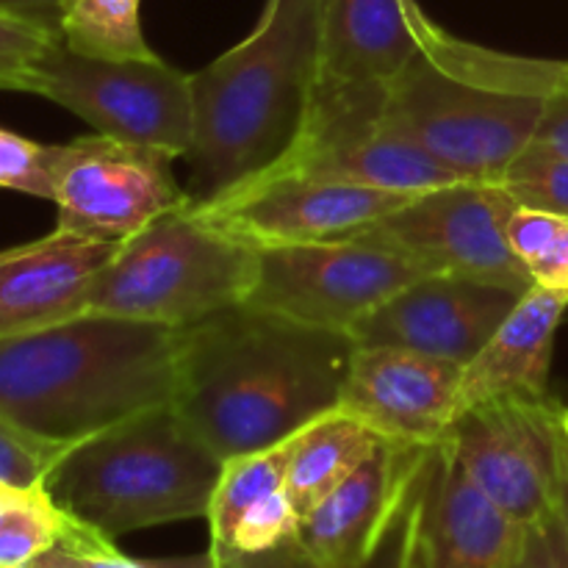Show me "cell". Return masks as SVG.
<instances>
[{"mask_svg":"<svg viewBox=\"0 0 568 568\" xmlns=\"http://www.w3.org/2000/svg\"><path fill=\"white\" fill-rule=\"evenodd\" d=\"M349 333L236 305L186 327L172 408L216 455L277 447L338 408Z\"/></svg>","mask_w":568,"mask_h":568,"instance_id":"cell-1","label":"cell"},{"mask_svg":"<svg viewBox=\"0 0 568 568\" xmlns=\"http://www.w3.org/2000/svg\"><path fill=\"white\" fill-rule=\"evenodd\" d=\"M325 0H266L253 31L192 72L194 139L183 183L194 209L277 170L320 87Z\"/></svg>","mask_w":568,"mask_h":568,"instance_id":"cell-2","label":"cell"},{"mask_svg":"<svg viewBox=\"0 0 568 568\" xmlns=\"http://www.w3.org/2000/svg\"><path fill=\"white\" fill-rule=\"evenodd\" d=\"M183 331L83 314L0 338V416L72 447L144 410L172 405Z\"/></svg>","mask_w":568,"mask_h":568,"instance_id":"cell-3","label":"cell"},{"mask_svg":"<svg viewBox=\"0 0 568 568\" xmlns=\"http://www.w3.org/2000/svg\"><path fill=\"white\" fill-rule=\"evenodd\" d=\"M419 48L388 87V116L466 181L497 183L536 142L566 61L475 44L416 9Z\"/></svg>","mask_w":568,"mask_h":568,"instance_id":"cell-4","label":"cell"},{"mask_svg":"<svg viewBox=\"0 0 568 568\" xmlns=\"http://www.w3.org/2000/svg\"><path fill=\"white\" fill-rule=\"evenodd\" d=\"M222 464L172 405H161L72 444L42 488L61 514L116 541L205 519Z\"/></svg>","mask_w":568,"mask_h":568,"instance_id":"cell-5","label":"cell"},{"mask_svg":"<svg viewBox=\"0 0 568 568\" xmlns=\"http://www.w3.org/2000/svg\"><path fill=\"white\" fill-rule=\"evenodd\" d=\"M258 250L192 203L172 209L116 247L94 275L83 314L186 327L247 303Z\"/></svg>","mask_w":568,"mask_h":568,"instance_id":"cell-6","label":"cell"},{"mask_svg":"<svg viewBox=\"0 0 568 568\" xmlns=\"http://www.w3.org/2000/svg\"><path fill=\"white\" fill-rule=\"evenodd\" d=\"M26 92L81 116L94 133L186 159L194 139L192 75L148 61H103L55 42L28 72Z\"/></svg>","mask_w":568,"mask_h":568,"instance_id":"cell-7","label":"cell"},{"mask_svg":"<svg viewBox=\"0 0 568 568\" xmlns=\"http://www.w3.org/2000/svg\"><path fill=\"white\" fill-rule=\"evenodd\" d=\"M255 250L258 275L244 305L338 333H353L399 288L427 275L405 253L358 233Z\"/></svg>","mask_w":568,"mask_h":568,"instance_id":"cell-8","label":"cell"},{"mask_svg":"<svg viewBox=\"0 0 568 568\" xmlns=\"http://www.w3.org/2000/svg\"><path fill=\"white\" fill-rule=\"evenodd\" d=\"M386 103L388 89H316L297 148L272 172H300L405 194L466 181L408 136L388 116Z\"/></svg>","mask_w":568,"mask_h":568,"instance_id":"cell-9","label":"cell"},{"mask_svg":"<svg viewBox=\"0 0 568 568\" xmlns=\"http://www.w3.org/2000/svg\"><path fill=\"white\" fill-rule=\"evenodd\" d=\"M172 164L175 155L164 150L103 133L50 144L55 227L98 242H128L161 214L189 205Z\"/></svg>","mask_w":568,"mask_h":568,"instance_id":"cell-10","label":"cell"},{"mask_svg":"<svg viewBox=\"0 0 568 568\" xmlns=\"http://www.w3.org/2000/svg\"><path fill=\"white\" fill-rule=\"evenodd\" d=\"M514 209L516 200L499 183L460 181L414 194L353 233L399 250L427 275L475 277L527 294L532 281L508 242Z\"/></svg>","mask_w":568,"mask_h":568,"instance_id":"cell-11","label":"cell"},{"mask_svg":"<svg viewBox=\"0 0 568 568\" xmlns=\"http://www.w3.org/2000/svg\"><path fill=\"white\" fill-rule=\"evenodd\" d=\"M549 397H497L460 410L442 442L516 525L558 510L560 425Z\"/></svg>","mask_w":568,"mask_h":568,"instance_id":"cell-12","label":"cell"},{"mask_svg":"<svg viewBox=\"0 0 568 568\" xmlns=\"http://www.w3.org/2000/svg\"><path fill=\"white\" fill-rule=\"evenodd\" d=\"M410 197L300 172H272L197 211L253 247H272L347 236L403 209Z\"/></svg>","mask_w":568,"mask_h":568,"instance_id":"cell-13","label":"cell"},{"mask_svg":"<svg viewBox=\"0 0 568 568\" xmlns=\"http://www.w3.org/2000/svg\"><path fill=\"white\" fill-rule=\"evenodd\" d=\"M521 525L505 516L455 460L433 444L414 486L405 568H508Z\"/></svg>","mask_w":568,"mask_h":568,"instance_id":"cell-14","label":"cell"},{"mask_svg":"<svg viewBox=\"0 0 568 568\" xmlns=\"http://www.w3.org/2000/svg\"><path fill=\"white\" fill-rule=\"evenodd\" d=\"M521 300L514 288L458 275H425L353 327L355 344L399 347L466 366Z\"/></svg>","mask_w":568,"mask_h":568,"instance_id":"cell-15","label":"cell"},{"mask_svg":"<svg viewBox=\"0 0 568 568\" xmlns=\"http://www.w3.org/2000/svg\"><path fill=\"white\" fill-rule=\"evenodd\" d=\"M464 366L399 347L355 344L338 410L381 438L433 447L455 416Z\"/></svg>","mask_w":568,"mask_h":568,"instance_id":"cell-16","label":"cell"},{"mask_svg":"<svg viewBox=\"0 0 568 568\" xmlns=\"http://www.w3.org/2000/svg\"><path fill=\"white\" fill-rule=\"evenodd\" d=\"M430 447L381 438L369 458L300 519L297 544L327 568H358L397 519Z\"/></svg>","mask_w":568,"mask_h":568,"instance_id":"cell-17","label":"cell"},{"mask_svg":"<svg viewBox=\"0 0 568 568\" xmlns=\"http://www.w3.org/2000/svg\"><path fill=\"white\" fill-rule=\"evenodd\" d=\"M116 247L55 227L48 236L0 250V338L83 316L94 275Z\"/></svg>","mask_w":568,"mask_h":568,"instance_id":"cell-18","label":"cell"},{"mask_svg":"<svg viewBox=\"0 0 568 568\" xmlns=\"http://www.w3.org/2000/svg\"><path fill=\"white\" fill-rule=\"evenodd\" d=\"M416 0H325L320 87L388 89L419 48Z\"/></svg>","mask_w":568,"mask_h":568,"instance_id":"cell-19","label":"cell"},{"mask_svg":"<svg viewBox=\"0 0 568 568\" xmlns=\"http://www.w3.org/2000/svg\"><path fill=\"white\" fill-rule=\"evenodd\" d=\"M566 311V292L532 286L521 294L486 347L464 366L455 416L486 399L549 397L555 336Z\"/></svg>","mask_w":568,"mask_h":568,"instance_id":"cell-20","label":"cell"},{"mask_svg":"<svg viewBox=\"0 0 568 568\" xmlns=\"http://www.w3.org/2000/svg\"><path fill=\"white\" fill-rule=\"evenodd\" d=\"M381 444V436L344 410H331L292 438L286 491L300 519L347 480Z\"/></svg>","mask_w":568,"mask_h":568,"instance_id":"cell-21","label":"cell"},{"mask_svg":"<svg viewBox=\"0 0 568 568\" xmlns=\"http://www.w3.org/2000/svg\"><path fill=\"white\" fill-rule=\"evenodd\" d=\"M139 3L142 0H67L59 17L61 42L87 59H155L142 33Z\"/></svg>","mask_w":568,"mask_h":568,"instance_id":"cell-22","label":"cell"},{"mask_svg":"<svg viewBox=\"0 0 568 568\" xmlns=\"http://www.w3.org/2000/svg\"><path fill=\"white\" fill-rule=\"evenodd\" d=\"M288 458H292V438L277 447L236 455L222 464L220 483H216L209 516H205L211 530V552L227 547L233 527L253 505L264 503L266 497L286 488Z\"/></svg>","mask_w":568,"mask_h":568,"instance_id":"cell-23","label":"cell"},{"mask_svg":"<svg viewBox=\"0 0 568 568\" xmlns=\"http://www.w3.org/2000/svg\"><path fill=\"white\" fill-rule=\"evenodd\" d=\"M508 242L530 275L532 286L568 294V220L552 211L516 203L508 220Z\"/></svg>","mask_w":568,"mask_h":568,"instance_id":"cell-24","label":"cell"},{"mask_svg":"<svg viewBox=\"0 0 568 568\" xmlns=\"http://www.w3.org/2000/svg\"><path fill=\"white\" fill-rule=\"evenodd\" d=\"M26 568H216V564L211 552L192 558H131L120 552L111 538L67 519L59 541Z\"/></svg>","mask_w":568,"mask_h":568,"instance_id":"cell-25","label":"cell"},{"mask_svg":"<svg viewBox=\"0 0 568 568\" xmlns=\"http://www.w3.org/2000/svg\"><path fill=\"white\" fill-rule=\"evenodd\" d=\"M67 519L70 516L50 503L44 488L20 494L0 514V566L26 568L59 541Z\"/></svg>","mask_w":568,"mask_h":568,"instance_id":"cell-26","label":"cell"},{"mask_svg":"<svg viewBox=\"0 0 568 568\" xmlns=\"http://www.w3.org/2000/svg\"><path fill=\"white\" fill-rule=\"evenodd\" d=\"M497 183L519 205L552 211L568 220V155L530 144Z\"/></svg>","mask_w":568,"mask_h":568,"instance_id":"cell-27","label":"cell"},{"mask_svg":"<svg viewBox=\"0 0 568 568\" xmlns=\"http://www.w3.org/2000/svg\"><path fill=\"white\" fill-rule=\"evenodd\" d=\"M419 477V475H416ZM416 486V480H414ZM414 486H410L408 497H405L403 508H399L397 519L392 521L388 532L383 536L381 547L375 549L369 560L358 568H405V536H408V516H410V499H414ZM211 552V549H209ZM214 555L216 568H327L311 560L297 544V538L281 544V547L270 549V552H211Z\"/></svg>","mask_w":568,"mask_h":568,"instance_id":"cell-28","label":"cell"},{"mask_svg":"<svg viewBox=\"0 0 568 568\" xmlns=\"http://www.w3.org/2000/svg\"><path fill=\"white\" fill-rule=\"evenodd\" d=\"M67 449L0 416V486L11 491H42L44 477Z\"/></svg>","mask_w":568,"mask_h":568,"instance_id":"cell-29","label":"cell"},{"mask_svg":"<svg viewBox=\"0 0 568 568\" xmlns=\"http://www.w3.org/2000/svg\"><path fill=\"white\" fill-rule=\"evenodd\" d=\"M297 527L300 510L294 508L292 497H288V491L283 488V491L266 497L264 503L253 505V508L239 519V525L233 527L231 541H227V547L220 549V552H270V549L297 538Z\"/></svg>","mask_w":568,"mask_h":568,"instance_id":"cell-30","label":"cell"},{"mask_svg":"<svg viewBox=\"0 0 568 568\" xmlns=\"http://www.w3.org/2000/svg\"><path fill=\"white\" fill-rule=\"evenodd\" d=\"M59 39L53 28L0 11V89L26 92L31 67Z\"/></svg>","mask_w":568,"mask_h":568,"instance_id":"cell-31","label":"cell"},{"mask_svg":"<svg viewBox=\"0 0 568 568\" xmlns=\"http://www.w3.org/2000/svg\"><path fill=\"white\" fill-rule=\"evenodd\" d=\"M50 144L31 142V139L0 128V189L31 194L39 200H53L48 172Z\"/></svg>","mask_w":568,"mask_h":568,"instance_id":"cell-32","label":"cell"},{"mask_svg":"<svg viewBox=\"0 0 568 568\" xmlns=\"http://www.w3.org/2000/svg\"><path fill=\"white\" fill-rule=\"evenodd\" d=\"M508 568H568V538L558 510L521 525L519 544Z\"/></svg>","mask_w":568,"mask_h":568,"instance_id":"cell-33","label":"cell"},{"mask_svg":"<svg viewBox=\"0 0 568 568\" xmlns=\"http://www.w3.org/2000/svg\"><path fill=\"white\" fill-rule=\"evenodd\" d=\"M532 144H541V148L568 155V61L558 89H555L552 98H549L547 114H544L541 128H538L536 142Z\"/></svg>","mask_w":568,"mask_h":568,"instance_id":"cell-34","label":"cell"},{"mask_svg":"<svg viewBox=\"0 0 568 568\" xmlns=\"http://www.w3.org/2000/svg\"><path fill=\"white\" fill-rule=\"evenodd\" d=\"M67 0H0V11L48 26L59 33V17Z\"/></svg>","mask_w":568,"mask_h":568,"instance_id":"cell-35","label":"cell"},{"mask_svg":"<svg viewBox=\"0 0 568 568\" xmlns=\"http://www.w3.org/2000/svg\"><path fill=\"white\" fill-rule=\"evenodd\" d=\"M560 425V422H558ZM558 514L568 538V438L560 433V477H558Z\"/></svg>","mask_w":568,"mask_h":568,"instance_id":"cell-36","label":"cell"},{"mask_svg":"<svg viewBox=\"0 0 568 568\" xmlns=\"http://www.w3.org/2000/svg\"><path fill=\"white\" fill-rule=\"evenodd\" d=\"M20 494H28V491H11V488L0 486V514H3V510L9 508V505L14 503V499L20 497Z\"/></svg>","mask_w":568,"mask_h":568,"instance_id":"cell-37","label":"cell"},{"mask_svg":"<svg viewBox=\"0 0 568 568\" xmlns=\"http://www.w3.org/2000/svg\"><path fill=\"white\" fill-rule=\"evenodd\" d=\"M558 422H560V433L568 438V408L558 410Z\"/></svg>","mask_w":568,"mask_h":568,"instance_id":"cell-38","label":"cell"},{"mask_svg":"<svg viewBox=\"0 0 568 568\" xmlns=\"http://www.w3.org/2000/svg\"><path fill=\"white\" fill-rule=\"evenodd\" d=\"M0 568H3V566H0Z\"/></svg>","mask_w":568,"mask_h":568,"instance_id":"cell-39","label":"cell"}]
</instances>
